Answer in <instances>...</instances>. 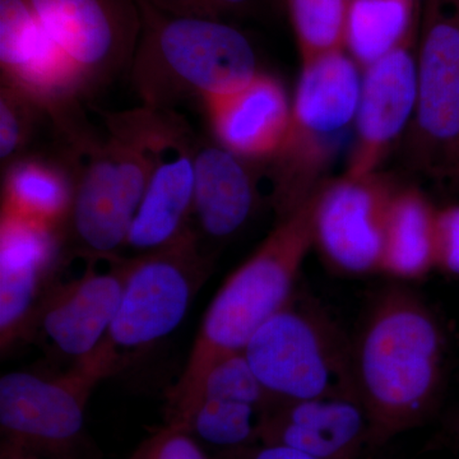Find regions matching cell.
I'll list each match as a JSON object with an SVG mask.
<instances>
[{"label":"cell","instance_id":"obj_14","mask_svg":"<svg viewBox=\"0 0 459 459\" xmlns=\"http://www.w3.org/2000/svg\"><path fill=\"white\" fill-rule=\"evenodd\" d=\"M416 31L400 47L362 69L360 101L355 119V144L346 175L376 172L388 148L415 117L419 101Z\"/></svg>","mask_w":459,"mask_h":459},{"label":"cell","instance_id":"obj_29","mask_svg":"<svg viewBox=\"0 0 459 459\" xmlns=\"http://www.w3.org/2000/svg\"><path fill=\"white\" fill-rule=\"evenodd\" d=\"M255 459H318L298 449L279 444H265Z\"/></svg>","mask_w":459,"mask_h":459},{"label":"cell","instance_id":"obj_9","mask_svg":"<svg viewBox=\"0 0 459 459\" xmlns=\"http://www.w3.org/2000/svg\"><path fill=\"white\" fill-rule=\"evenodd\" d=\"M113 360L96 350L74 362L65 376L44 377L12 371L0 379V425L13 446L57 448L77 439L91 391L117 371Z\"/></svg>","mask_w":459,"mask_h":459},{"label":"cell","instance_id":"obj_16","mask_svg":"<svg viewBox=\"0 0 459 459\" xmlns=\"http://www.w3.org/2000/svg\"><path fill=\"white\" fill-rule=\"evenodd\" d=\"M197 143L188 124L175 111L124 246L135 255L168 246L192 226Z\"/></svg>","mask_w":459,"mask_h":459},{"label":"cell","instance_id":"obj_17","mask_svg":"<svg viewBox=\"0 0 459 459\" xmlns=\"http://www.w3.org/2000/svg\"><path fill=\"white\" fill-rule=\"evenodd\" d=\"M261 437L318 459H355L370 442V422L358 397L272 401Z\"/></svg>","mask_w":459,"mask_h":459},{"label":"cell","instance_id":"obj_8","mask_svg":"<svg viewBox=\"0 0 459 459\" xmlns=\"http://www.w3.org/2000/svg\"><path fill=\"white\" fill-rule=\"evenodd\" d=\"M0 69L2 83L33 100L63 142L84 131L81 101L89 96V86L30 0H0Z\"/></svg>","mask_w":459,"mask_h":459},{"label":"cell","instance_id":"obj_24","mask_svg":"<svg viewBox=\"0 0 459 459\" xmlns=\"http://www.w3.org/2000/svg\"><path fill=\"white\" fill-rule=\"evenodd\" d=\"M350 0H289L301 60L346 49Z\"/></svg>","mask_w":459,"mask_h":459},{"label":"cell","instance_id":"obj_4","mask_svg":"<svg viewBox=\"0 0 459 459\" xmlns=\"http://www.w3.org/2000/svg\"><path fill=\"white\" fill-rule=\"evenodd\" d=\"M141 35L128 74L143 107L177 111L183 101L228 95L261 74L255 48L220 18L172 13L137 0Z\"/></svg>","mask_w":459,"mask_h":459},{"label":"cell","instance_id":"obj_7","mask_svg":"<svg viewBox=\"0 0 459 459\" xmlns=\"http://www.w3.org/2000/svg\"><path fill=\"white\" fill-rule=\"evenodd\" d=\"M129 259L119 309L102 341L120 367L124 353L147 349L178 328L213 264L193 226L168 246Z\"/></svg>","mask_w":459,"mask_h":459},{"label":"cell","instance_id":"obj_26","mask_svg":"<svg viewBox=\"0 0 459 459\" xmlns=\"http://www.w3.org/2000/svg\"><path fill=\"white\" fill-rule=\"evenodd\" d=\"M131 459H208L186 429L169 424L138 446Z\"/></svg>","mask_w":459,"mask_h":459},{"label":"cell","instance_id":"obj_20","mask_svg":"<svg viewBox=\"0 0 459 459\" xmlns=\"http://www.w3.org/2000/svg\"><path fill=\"white\" fill-rule=\"evenodd\" d=\"M250 162L216 142H198L192 222L201 241L204 238L228 240L255 213L259 197L258 174H255Z\"/></svg>","mask_w":459,"mask_h":459},{"label":"cell","instance_id":"obj_30","mask_svg":"<svg viewBox=\"0 0 459 459\" xmlns=\"http://www.w3.org/2000/svg\"><path fill=\"white\" fill-rule=\"evenodd\" d=\"M444 430L451 437L452 442L459 444V406L446 419Z\"/></svg>","mask_w":459,"mask_h":459},{"label":"cell","instance_id":"obj_25","mask_svg":"<svg viewBox=\"0 0 459 459\" xmlns=\"http://www.w3.org/2000/svg\"><path fill=\"white\" fill-rule=\"evenodd\" d=\"M49 120L33 100L7 84L0 87V161L3 168L26 156L36 126ZM50 122V120H49Z\"/></svg>","mask_w":459,"mask_h":459},{"label":"cell","instance_id":"obj_22","mask_svg":"<svg viewBox=\"0 0 459 459\" xmlns=\"http://www.w3.org/2000/svg\"><path fill=\"white\" fill-rule=\"evenodd\" d=\"M435 214L419 190H394L386 214L380 273L395 281H415L435 268Z\"/></svg>","mask_w":459,"mask_h":459},{"label":"cell","instance_id":"obj_18","mask_svg":"<svg viewBox=\"0 0 459 459\" xmlns=\"http://www.w3.org/2000/svg\"><path fill=\"white\" fill-rule=\"evenodd\" d=\"M204 107L214 142L247 161L276 155L291 119L282 83L262 72L234 92L205 100Z\"/></svg>","mask_w":459,"mask_h":459},{"label":"cell","instance_id":"obj_27","mask_svg":"<svg viewBox=\"0 0 459 459\" xmlns=\"http://www.w3.org/2000/svg\"><path fill=\"white\" fill-rule=\"evenodd\" d=\"M435 267L459 276V205L435 214Z\"/></svg>","mask_w":459,"mask_h":459},{"label":"cell","instance_id":"obj_10","mask_svg":"<svg viewBox=\"0 0 459 459\" xmlns=\"http://www.w3.org/2000/svg\"><path fill=\"white\" fill-rule=\"evenodd\" d=\"M90 91L128 71L141 35L137 0H30Z\"/></svg>","mask_w":459,"mask_h":459},{"label":"cell","instance_id":"obj_3","mask_svg":"<svg viewBox=\"0 0 459 459\" xmlns=\"http://www.w3.org/2000/svg\"><path fill=\"white\" fill-rule=\"evenodd\" d=\"M174 113L143 105L102 113L104 133L68 151L74 189L65 229L77 253L113 255L126 246Z\"/></svg>","mask_w":459,"mask_h":459},{"label":"cell","instance_id":"obj_31","mask_svg":"<svg viewBox=\"0 0 459 459\" xmlns=\"http://www.w3.org/2000/svg\"><path fill=\"white\" fill-rule=\"evenodd\" d=\"M3 459H36L31 455H26L21 446H12L11 449H8L7 453L3 455Z\"/></svg>","mask_w":459,"mask_h":459},{"label":"cell","instance_id":"obj_12","mask_svg":"<svg viewBox=\"0 0 459 459\" xmlns=\"http://www.w3.org/2000/svg\"><path fill=\"white\" fill-rule=\"evenodd\" d=\"M416 140L431 157L459 148V0H424ZM424 152V153H425Z\"/></svg>","mask_w":459,"mask_h":459},{"label":"cell","instance_id":"obj_23","mask_svg":"<svg viewBox=\"0 0 459 459\" xmlns=\"http://www.w3.org/2000/svg\"><path fill=\"white\" fill-rule=\"evenodd\" d=\"M416 0H350L344 48L367 68L416 30Z\"/></svg>","mask_w":459,"mask_h":459},{"label":"cell","instance_id":"obj_2","mask_svg":"<svg viewBox=\"0 0 459 459\" xmlns=\"http://www.w3.org/2000/svg\"><path fill=\"white\" fill-rule=\"evenodd\" d=\"M318 190L276 226L208 305L188 362L169 394V424L190 431L208 374L243 352L253 334L294 298L296 282L314 246Z\"/></svg>","mask_w":459,"mask_h":459},{"label":"cell","instance_id":"obj_11","mask_svg":"<svg viewBox=\"0 0 459 459\" xmlns=\"http://www.w3.org/2000/svg\"><path fill=\"white\" fill-rule=\"evenodd\" d=\"M392 189L376 174L323 184L314 216V246L344 274L379 272Z\"/></svg>","mask_w":459,"mask_h":459},{"label":"cell","instance_id":"obj_6","mask_svg":"<svg viewBox=\"0 0 459 459\" xmlns=\"http://www.w3.org/2000/svg\"><path fill=\"white\" fill-rule=\"evenodd\" d=\"M243 352L273 401L358 397L351 338L310 299L295 294L253 334Z\"/></svg>","mask_w":459,"mask_h":459},{"label":"cell","instance_id":"obj_21","mask_svg":"<svg viewBox=\"0 0 459 459\" xmlns=\"http://www.w3.org/2000/svg\"><path fill=\"white\" fill-rule=\"evenodd\" d=\"M74 189L69 166L41 156L21 157L4 170L2 214L65 232Z\"/></svg>","mask_w":459,"mask_h":459},{"label":"cell","instance_id":"obj_19","mask_svg":"<svg viewBox=\"0 0 459 459\" xmlns=\"http://www.w3.org/2000/svg\"><path fill=\"white\" fill-rule=\"evenodd\" d=\"M272 401L246 355L235 353L208 374L190 430L214 446H240L261 437Z\"/></svg>","mask_w":459,"mask_h":459},{"label":"cell","instance_id":"obj_13","mask_svg":"<svg viewBox=\"0 0 459 459\" xmlns=\"http://www.w3.org/2000/svg\"><path fill=\"white\" fill-rule=\"evenodd\" d=\"M102 256H86L87 270L77 279L51 283L36 318L35 331L74 362L92 355L107 338L122 300L131 259L113 255L102 267Z\"/></svg>","mask_w":459,"mask_h":459},{"label":"cell","instance_id":"obj_1","mask_svg":"<svg viewBox=\"0 0 459 459\" xmlns=\"http://www.w3.org/2000/svg\"><path fill=\"white\" fill-rule=\"evenodd\" d=\"M352 343L356 394L382 444L427 418L443 379L442 329L404 285L380 289L365 307Z\"/></svg>","mask_w":459,"mask_h":459},{"label":"cell","instance_id":"obj_28","mask_svg":"<svg viewBox=\"0 0 459 459\" xmlns=\"http://www.w3.org/2000/svg\"><path fill=\"white\" fill-rule=\"evenodd\" d=\"M172 13L220 18L249 11L255 0H151Z\"/></svg>","mask_w":459,"mask_h":459},{"label":"cell","instance_id":"obj_5","mask_svg":"<svg viewBox=\"0 0 459 459\" xmlns=\"http://www.w3.org/2000/svg\"><path fill=\"white\" fill-rule=\"evenodd\" d=\"M360 65L346 49L303 60L285 140L272 157V205L277 220L300 207L323 184L320 172L355 124Z\"/></svg>","mask_w":459,"mask_h":459},{"label":"cell","instance_id":"obj_15","mask_svg":"<svg viewBox=\"0 0 459 459\" xmlns=\"http://www.w3.org/2000/svg\"><path fill=\"white\" fill-rule=\"evenodd\" d=\"M63 231L2 214L0 219V346L7 351L32 336L53 283Z\"/></svg>","mask_w":459,"mask_h":459}]
</instances>
